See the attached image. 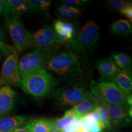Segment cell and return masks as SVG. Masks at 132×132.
Instances as JSON below:
<instances>
[{"instance_id":"cell-11","label":"cell","mask_w":132,"mask_h":132,"mask_svg":"<svg viewBox=\"0 0 132 132\" xmlns=\"http://www.w3.org/2000/svg\"><path fill=\"white\" fill-rule=\"evenodd\" d=\"M53 28L57 35L65 45L71 46L79 32L77 23L57 19Z\"/></svg>"},{"instance_id":"cell-9","label":"cell","mask_w":132,"mask_h":132,"mask_svg":"<svg viewBox=\"0 0 132 132\" xmlns=\"http://www.w3.org/2000/svg\"><path fill=\"white\" fill-rule=\"evenodd\" d=\"M18 55L17 52L7 56L2 68L1 77L4 82L20 85L21 76L18 68Z\"/></svg>"},{"instance_id":"cell-23","label":"cell","mask_w":132,"mask_h":132,"mask_svg":"<svg viewBox=\"0 0 132 132\" xmlns=\"http://www.w3.org/2000/svg\"><path fill=\"white\" fill-rule=\"evenodd\" d=\"M111 57L120 70L131 72L132 58L128 54L123 52H115L112 54V57Z\"/></svg>"},{"instance_id":"cell-25","label":"cell","mask_w":132,"mask_h":132,"mask_svg":"<svg viewBox=\"0 0 132 132\" xmlns=\"http://www.w3.org/2000/svg\"><path fill=\"white\" fill-rule=\"evenodd\" d=\"M97 101L98 103L94 109V111H96L99 114L101 120L105 126H106V128L110 129H111V122L110 121L107 111L104 107V105L101 104L98 99Z\"/></svg>"},{"instance_id":"cell-10","label":"cell","mask_w":132,"mask_h":132,"mask_svg":"<svg viewBox=\"0 0 132 132\" xmlns=\"http://www.w3.org/2000/svg\"><path fill=\"white\" fill-rule=\"evenodd\" d=\"M98 100L106 109L110 119L114 126L122 127L130 125L131 122L132 112H129L117 105Z\"/></svg>"},{"instance_id":"cell-32","label":"cell","mask_w":132,"mask_h":132,"mask_svg":"<svg viewBox=\"0 0 132 132\" xmlns=\"http://www.w3.org/2000/svg\"><path fill=\"white\" fill-rule=\"evenodd\" d=\"M102 129L99 127L98 124H96L90 126V132H101Z\"/></svg>"},{"instance_id":"cell-16","label":"cell","mask_w":132,"mask_h":132,"mask_svg":"<svg viewBox=\"0 0 132 132\" xmlns=\"http://www.w3.org/2000/svg\"><path fill=\"white\" fill-rule=\"evenodd\" d=\"M26 115H15L0 118V132H11L26 123Z\"/></svg>"},{"instance_id":"cell-21","label":"cell","mask_w":132,"mask_h":132,"mask_svg":"<svg viewBox=\"0 0 132 132\" xmlns=\"http://www.w3.org/2000/svg\"><path fill=\"white\" fill-rule=\"evenodd\" d=\"M76 119L78 118H77L76 114L71 109L66 111L64 115L62 118L50 120L52 127L55 129L58 132H61L62 130L66 126L68 125Z\"/></svg>"},{"instance_id":"cell-31","label":"cell","mask_w":132,"mask_h":132,"mask_svg":"<svg viewBox=\"0 0 132 132\" xmlns=\"http://www.w3.org/2000/svg\"><path fill=\"white\" fill-rule=\"evenodd\" d=\"M7 33L5 24L0 22V40L4 42L7 38Z\"/></svg>"},{"instance_id":"cell-35","label":"cell","mask_w":132,"mask_h":132,"mask_svg":"<svg viewBox=\"0 0 132 132\" xmlns=\"http://www.w3.org/2000/svg\"><path fill=\"white\" fill-rule=\"evenodd\" d=\"M3 83H4V82H3V81L2 80L1 76H0V88H1V86H2V84H3Z\"/></svg>"},{"instance_id":"cell-24","label":"cell","mask_w":132,"mask_h":132,"mask_svg":"<svg viewBox=\"0 0 132 132\" xmlns=\"http://www.w3.org/2000/svg\"><path fill=\"white\" fill-rule=\"evenodd\" d=\"M132 4V1L124 0H110L106 2L105 6L107 10L119 12L128 5Z\"/></svg>"},{"instance_id":"cell-1","label":"cell","mask_w":132,"mask_h":132,"mask_svg":"<svg viewBox=\"0 0 132 132\" xmlns=\"http://www.w3.org/2000/svg\"><path fill=\"white\" fill-rule=\"evenodd\" d=\"M45 68L52 75L70 83H79L83 77L78 57L70 51H63L54 55L47 62Z\"/></svg>"},{"instance_id":"cell-7","label":"cell","mask_w":132,"mask_h":132,"mask_svg":"<svg viewBox=\"0 0 132 132\" xmlns=\"http://www.w3.org/2000/svg\"><path fill=\"white\" fill-rule=\"evenodd\" d=\"M52 51H46L34 48L25 53L18 61L21 76L45 69L48 61L54 55Z\"/></svg>"},{"instance_id":"cell-29","label":"cell","mask_w":132,"mask_h":132,"mask_svg":"<svg viewBox=\"0 0 132 132\" xmlns=\"http://www.w3.org/2000/svg\"><path fill=\"white\" fill-rule=\"evenodd\" d=\"M11 15L12 14L6 0H0V17H3L5 19Z\"/></svg>"},{"instance_id":"cell-3","label":"cell","mask_w":132,"mask_h":132,"mask_svg":"<svg viewBox=\"0 0 132 132\" xmlns=\"http://www.w3.org/2000/svg\"><path fill=\"white\" fill-rule=\"evenodd\" d=\"M90 87L91 93L97 99L117 105L129 112H132V96H127L113 82L92 80Z\"/></svg>"},{"instance_id":"cell-27","label":"cell","mask_w":132,"mask_h":132,"mask_svg":"<svg viewBox=\"0 0 132 132\" xmlns=\"http://www.w3.org/2000/svg\"><path fill=\"white\" fill-rule=\"evenodd\" d=\"M81 119L83 122L90 126L101 122L99 114L94 110L83 116Z\"/></svg>"},{"instance_id":"cell-30","label":"cell","mask_w":132,"mask_h":132,"mask_svg":"<svg viewBox=\"0 0 132 132\" xmlns=\"http://www.w3.org/2000/svg\"><path fill=\"white\" fill-rule=\"evenodd\" d=\"M119 14L122 16L126 18L131 23H132V5H128L119 12Z\"/></svg>"},{"instance_id":"cell-19","label":"cell","mask_w":132,"mask_h":132,"mask_svg":"<svg viewBox=\"0 0 132 132\" xmlns=\"http://www.w3.org/2000/svg\"><path fill=\"white\" fill-rule=\"evenodd\" d=\"M12 15L20 17L32 12L28 1L26 0H6Z\"/></svg>"},{"instance_id":"cell-8","label":"cell","mask_w":132,"mask_h":132,"mask_svg":"<svg viewBox=\"0 0 132 132\" xmlns=\"http://www.w3.org/2000/svg\"><path fill=\"white\" fill-rule=\"evenodd\" d=\"M33 47L43 51H52L59 45L64 44L55 33L53 26L46 24L32 33L30 32Z\"/></svg>"},{"instance_id":"cell-33","label":"cell","mask_w":132,"mask_h":132,"mask_svg":"<svg viewBox=\"0 0 132 132\" xmlns=\"http://www.w3.org/2000/svg\"><path fill=\"white\" fill-rule=\"evenodd\" d=\"M11 132H30L29 131L27 128L25 127L24 125H23L20 127L18 128L15 129L13 131Z\"/></svg>"},{"instance_id":"cell-15","label":"cell","mask_w":132,"mask_h":132,"mask_svg":"<svg viewBox=\"0 0 132 132\" xmlns=\"http://www.w3.org/2000/svg\"><path fill=\"white\" fill-rule=\"evenodd\" d=\"M96 68L103 78L110 81L120 70L111 57H106L99 60L96 63Z\"/></svg>"},{"instance_id":"cell-13","label":"cell","mask_w":132,"mask_h":132,"mask_svg":"<svg viewBox=\"0 0 132 132\" xmlns=\"http://www.w3.org/2000/svg\"><path fill=\"white\" fill-rule=\"evenodd\" d=\"M116 85L127 96H132V76L131 72L120 70L110 81Z\"/></svg>"},{"instance_id":"cell-14","label":"cell","mask_w":132,"mask_h":132,"mask_svg":"<svg viewBox=\"0 0 132 132\" xmlns=\"http://www.w3.org/2000/svg\"><path fill=\"white\" fill-rule=\"evenodd\" d=\"M54 13L57 19L77 23L82 15L81 10L75 7L59 5L55 8Z\"/></svg>"},{"instance_id":"cell-36","label":"cell","mask_w":132,"mask_h":132,"mask_svg":"<svg viewBox=\"0 0 132 132\" xmlns=\"http://www.w3.org/2000/svg\"><path fill=\"white\" fill-rule=\"evenodd\" d=\"M3 56H3V55H2V54H0V59H2V57Z\"/></svg>"},{"instance_id":"cell-6","label":"cell","mask_w":132,"mask_h":132,"mask_svg":"<svg viewBox=\"0 0 132 132\" xmlns=\"http://www.w3.org/2000/svg\"><path fill=\"white\" fill-rule=\"evenodd\" d=\"M90 92L84 86L80 85H66L55 90L51 97L60 107L75 106L85 99Z\"/></svg>"},{"instance_id":"cell-20","label":"cell","mask_w":132,"mask_h":132,"mask_svg":"<svg viewBox=\"0 0 132 132\" xmlns=\"http://www.w3.org/2000/svg\"><path fill=\"white\" fill-rule=\"evenodd\" d=\"M30 132H50V119L46 118L32 119L24 125Z\"/></svg>"},{"instance_id":"cell-5","label":"cell","mask_w":132,"mask_h":132,"mask_svg":"<svg viewBox=\"0 0 132 132\" xmlns=\"http://www.w3.org/2000/svg\"><path fill=\"white\" fill-rule=\"evenodd\" d=\"M100 36L98 24L93 20L86 21L76 38L79 53L86 55L87 53L91 54L94 52L98 44Z\"/></svg>"},{"instance_id":"cell-26","label":"cell","mask_w":132,"mask_h":132,"mask_svg":"<svg viewBox=\"0 0 132 132\" xmlns=\"http://www.w3.org/2000/svg\"><path fill=\"white\" fill-rule=\"evenodd\" d=\"M92 2L90 0H61L58 3L60 5H65L81 10L90 5Z\"/></svg>"},{"instance_id":"cell-17","label":"cell","mask_w":132,"mask_h":132,"mask_svg":"<svg viewBox=\"0 0 132 132\" xmlns=\"http://www.w3.org/2000/svg\"><path fill=\"white\" fill-rule=\"evenodd\" d=\"M97 103V98L91 93H89L85 99L71 109L76 114L77 118H81L86 114L94 111Z\"/></svg>"},{"instance_id":"cell-28","label":"cell","mask_w":132,"mask_h":132,"mask_svg":"<svg viewBox=\"0 0 132 132\" xmlns=\"http://www.w3.org/2000/svg\"><path fill=\"white\" fill-rule=\"evenodd\" d=\"M17 52L13 46L0 40V54L3 56H8L13 52Z\"/></svg>"},{"instance_id":"cell-22","label":"cell","mask_w":132,"mask_h":132,"mask_svg":"<svg viewBox=\"0 0 132 132\" xmlns=\"http://www.w3.org/2000/svg\"><path fill=\"white\" fill-rule=\"evenodd\" d=\"M32 12L41 14L47 18H50V11L52 4L50 0H28Z\"/></svg>"},{"instance_id":"cell-34","label":"cell","mask_w":132,"mask_h":132,"mask_svg":"<svg viewBox=\"0 0 132 132\" xmlns=\"http://www.w3.org/2000/svg\"><path fill=\"white\" fill-rule=\"evenodd\" d=\"M50 122H51V120H50ZM50 132H59L58 131H57L55 129H54V128L52 127V125H51V129H50Z\"/></svg>"},{"instance_id":"cell-18","label":"cell","mask_w":132,"mask_h":132,"mask_svg":"<svg viewBox=\"0 0 132 132\" xmlns=\"http://www.w3.org/2000/svg\"><path fill=\"white\" fill-rule=\"evenodd\" d=\"M110 31L114 35L127 36L132 33V23L127 19H119L111 24Z\"/></svg>"},{"instance_id":"cell-4","label":"cell","mask_w":132,"mask_h":132,"mask_svg":"<svg viewBox=\"0 0 132 132\" xmlns=\"http://www.w3.org/2000/svg\"><path fill=\"white\" fill-rule=\"evenodd\" d=\"M5 26L17 52H22L33 47L30 32L21 21L20 17L11 15L5 19Z\"/></svg>"},{"instance_id":"cell-12","label":"cell","mask_w":132,"mask_h":132,"mask_svg":"<svg viewBox=\"0 0 132 132\" xmlns=\"http://www.w3.org/2000/svg\"><path fill=\"white\" fill-rule=\"evenodd\" d=\"M16 93L10 86L0 88V118L5 117L13 110Z\"/></svg>"},{"instance_id":"cell-2","label":"cell","mask_w":132,"mask_h":132,"mask_svg":"<svg viewBox=\"0 0 132 132\" xmlns=\"http://www.w3.org/2000/svg\"><path fill=\"white\" fill-rule=\"evenodd\" d=\"M58 84L56 78L45 69L21 75L20 86L27 94L36 98L51 94Z\"/></svg>"}]
</instances>
